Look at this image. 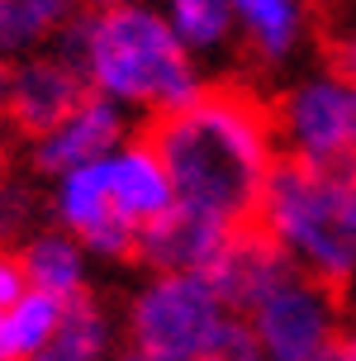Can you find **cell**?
Instances as JSON below:
<instances>
[{"label":"cell","mask_w":356,"mask_h":361,"mask_svg":"<svg viewBox=\"0 0 356 361\" xmlns=\"http://www.w3.org/2000/svg\"><path fill=\"white\" fill-rule=\"evenodd\" d=\"M147 143L166 166L176 209L219 228H247L271 166L281 162L271 105L243 86H204L190 105L152 119Z\"/></svg>","instance_id":"6da1fadb"},{"label":"cell","mask_w":356,"mask_h":361,"mask_svg":"<svg viewBox=\"0 0 356 361\" xmlns=\"http://www.w3.org/2000/svg\"><path fill=\"white\" fill-rule=\"evenodd\" d=\"M53 48L81 67L90 95L119 105L124 114L138 109L161 119L204 90L200 62L176 43L157 5H142V0L81 10Z\"/></svg>","instance_id":"7a4b0ae2"},{"label":"cell","mask_w":356,"mask_h":361,"mask_svg":"<svg viewBox=\"0 0 356 361\" xmlns=\"http://www.w3.org/2000/svg\"><path fill=\"white\" fill-rule=\"evenodd\" d=\"M166 209H176V195L147 138H128L100 162L57 176L48 195L53 228L76 238L86 257L105 262L133 257L138 233Z\"/></svg>","instance_id":"3957f363"},{"label":"cell","mask_w":356,"mask_h":361,"mask_svg":"<svg viewBox=\"0 0 356 361\" xmlns=\"http://www.w3.org/2000/svg\"><path fill=\"white\" fill-rule=\"evenodd\" d=\"M252 224L309 281L338 290L356 276V171H323L281 157Z\"/></svg>","instance_id":"277c9868"},{"label":"cell","mask_w":356,"mask_h":361,"mask_svg":"<svg viewBox=\"0 0 356 361\" xmlns=\"http://www.w3.org/2000/svg\"><path fill=\"white\" fill-rule=\"evenodd\" d=\"M238 314L209 276H152L128 305V352L161 361H204Z\"/></svg>","instance_id":"5b68a950"},{"label":"cell","mask_w":356,"mask_h":361,"mask_svg":"<svg viewBox=\"0 0 356 361\" xmlns=\"http://www.w3.org/2000/svg\"><path fill=\"white\" fill-rule=\"evenodd\" d=\"M276 143H285V157L323 171H356V81L328 72H314L295 81L271 105Z\"/></svg>","instance_id":"8992f818"},{"label":"cell","mask_w":356,"mask_h":361,"mask_svg":"<svg viewBox=\"0 0 356 361\" xmlns=\"http://www.w3.org/2000/svg\"><path fill=\"white\" fill-rule=\"evenodd\" d=\"M247 328L262 361H333L342 347V305L338 290L309 276H290L247 314Z\"/></svg>","instance_id":"52a82bcc"},{"label":"cell","mask_w":356,"mask_h":361,"mask_svg":"<svg viewBox=\"0 0 356 361\" xmlns=\"http://www.w3.org/2000/svg\"><path fill=\"white\" fill-rule=\"evenodd\" d=\"M90 95L81 67L67 53H34L10 62V100H5V124L19 128L29 143L38 133H48L53 124H62L71 109Z\"/></svg>","instance_id":"ba28073f"},{"label":"cell","mask_w":356,"mask_h":361,"mask_svg":"<svg viewBox=\"0 0 356 361\" xmlns=\"http://www.w3.org/2000/svg\"><path fill=\"white\" fill-rule=\"evenodd\" d=\"M128 114L119 105H109L100 95H86L81 105L71 109L62 124H53L48 133L34 138V166L38 176H67V171H81V166L109 157L119 143H128Z\"/></svg>","instance_id":"9c48e42d"},{"label":"cell","mask_w":356,"mask_h":361,"mask_svg":"<svg viewBox=\"0 0 356 361\" xmlns=\"http://www.w3.org/2000/svg\"><path fill=\"white\" fill-rule=\"evenodd\" d=\"M204 276H209L214 290L223 295V305L247 319L252 309L262 305L281 281L295 276V267H290V257H285L257 224H247V228H238V233L223 243L219 262H214Z\"/></svg>","instance_id":"30bf717a"},{"label":"cell","mask_w":356,"mask_h":361,"mask_svg":"<svg viewBox=\"0 0 356 361\" xmlns=\"http://www.w3.org/2000/svg\"><path fill=\"white\" fill-rule=\"evenodd\" d=\"M233 233L238 228H219L190 209H166L157 224H147L138 233L133 257L142 267H152V276H204Z\"/></svg>","instance_id":"8fae6325"},{"label":"cell","mask_w":356,"mask_h":361,"mask_svg":"<svg viewBox=\"0 0 356 361\" xmlns=\"http://www.w3.org/2000/svg\"><path fill=\"white\" fill-rule=\"evenodd\" d=\"M15 257H19V271H24V286L38 290V295H53L62 305L90 295L86 290L90 262L81 252V243L67 238L62 228H38V233H29L15 247Z\"/></svg>","instance_id":"7c38bea8"},{"label":"cell","mask_w":356,"mask_h":361,"mask_svg":"<svg viewBox=\"0 0 356 361\" xmlns=\"http://www.w3.org/2000/svg\"><path fill=\"white\" fill-rule=\"evenodd\" d=\"M81 15V0H5L0 10V57L48 53Z\"/></svg>","instance_id":"4fadbf2b"},{"label":"cell","mask_w":356,"mask_h":361,"mask_svg":"<svg viewBox=\"0 0 356 361\" xmlns=\"http://www.w3.org/2000/svg\"><path fill=\"white\" fill-rule=\"evenodd\" d=\"M238 38L247 43L257 57L281 62L300 48L304 34V0H228Z\"/></svg>","instance_id":"5bb4252c"},{"label":"cell","mask_w":356,"mask_h":361,"mask_svg":"<svg viewBox=\"0 0 356 361\" xmlns=\"http://www.w3.org/2000/svg\"><path fill=\"white\" fill-rule=\"evenodd\" d=\"M34 361H114V324L95 300H71L53 338L34 352Z\"/></svg>","instance_id":"9a60e30c"},{"label":"cell","mask_w":356,"mask_h":361,"mask_svg":"<svg viewBox=\"0 0 356 361\" xmlns=\"http://www.w3.org/2000/svg\"><path fill=\"white\" fill-rule=\"evenodd\" d=\"M157 10H161V19H166V29L176 34V43L195 57V62L219 57L233 38H238L228 0H161Z\"/></svg>","instance_id":"2e32d148"},{"label":"cell","mask_w":356,"mask_h":361,"mask_svg":"<svg viewBox=\"0 0 356 361\" xmlns=\"http://www.w3.org/2000/svg\"><path fill=\"white\" fill-rule=\"evenodd\" d=\"M62 314H67L62 300L38 295V290H24L15 305L0 309V361H34V352L62 324Z\"/></svg>","instance_id":"e0dca14e"},{"label":"cell","mask_w":356,"mask_h":361,"mask_svg":"<svg viewBox=\"0 0 356 361\" xmlns=\"http://www.w3.org/2000/svg\"><path fill=\"white\" fill-rule=\"evenodd\" d=\"M38 214H43V200L29 180L0 176V247L15 252L29 233H38Z\"/></svg>","instance_id":"ac0fdd59"},{"label":"cell","mask_w":356,"mask_h":361,"mask_svg":"<svg viewBox=\"0 0 356 361\" xmlns=\"http://www.w3.org/2000/svg\"><path fill=\"white\" fill-rule=\"evenodd\" d=\"M323 43H328V62H333V72L356 81V5H347V10H338V15L328 19Z\"/></svg>","instance_id":"d6986e66"},{"label":"cell","mask_w":356,"mask_h":361,"mask_svg":"<svg viewBox=\"0 0 356 361\" xmlns=\"http://www.w3.org/2000/svg\"><path fill=\"white\" fill-rule=\"evenodd\" d=\"M204 361H262V347H257V338H252V328H247L243 314L219 333V343H214V352Z\"/></svg>","instance_id":"ffe728a7"},{"label":"cell","mask_w":356,"mask_h":361,"mask_svg":"<svg viewBox=\"0 0 356 361\" xmlns=\"http://www.w3.org/2000/svg\"><path fill=\"white\" fill-rule=\"evenodd\" d=\"M24 271H19V257L10 252V247H0V309L15 305L19 295H24Z\"/></svg>","instance_id":"44dd1931"},{"label":"cell","mask_w":356,"mask_h":361,"mask_svg":"<svg viewBox=\"0 0 356 361\" xmlns=\"http://www.w3.org/2000/svg\"><path fill=\"white\" fill-rule=\"evenodd\" d=\"M5 100H10V57H0V124H5Z\"/></svg>","instance_id":"7402d4cb"},{"label":"cell","mask_w":356,"mask_h":361,"mask_svg":"<svg viewBox=\"0 0 356 361\" xmlns=\"http://www.w3.org/2000/svg\"><path fill=\"white\" fill-rule=\"evenodd\" d=\"M338 361H356V333H347V338H342V347H338Z\"/></svg>","instance_id":"603a6c76"},{"label":"cell","mask_w":356,"mask_h":361,"mask_svg":"<svg viewBox=\"0 0 356 361\" xmlns=\"http://www.w3.org/2000/svg\"><path fill=\"white\" fill-rule=\"evenodd\" d=\"M90 10H105V5H128V0H86Z\"/></svg>","instance_id":"cb8c5ba5"},{"label":"cell","mask_w":356,"mask_h":361,"mask_svg":"<svg viewBox=\"0 0 356 361\" xmlns=\"http://www.w3.org/2000/svg\"><path fill=\"white\" fill-rule=\"evenodd\" d=\"M119 361H161V357H138V352H128V357H119Z\"/></svg>","instance_id":"d4e9b609"},{"label":"cell","mask_w":356,"mask_h":361,"mask_svg":"<svg viewBox=\"0 0 356 361\" xmlns=\"http://www.w3.org/2000/svg\"><path fill=\"white\" fill-rule=\"evenodd\" d=\"M0 176H5V138H0Z\"/></svg>","instance_id":"484cf974"},{"label":"cell","mask_w":356,"mask_h":361,"mask_svg":"<svg viewBox=\"0 0 356 361\" xmlns=\"http://www.w3.org/2000/svg\"><path fill=\"white\" fill-rule=\"evenodd\" d=\"M0 10H5V0H0Z\"/></svg>","instance_id":"4316f807"},{"label":"cell","mask_w":356,"mask_h":361,"mask_svg":"<svg viewBox=\"0 0 356 361\" xmlns=\"http://www.w3.org/2000/svg\"><path fill=\"white\" fill-rule=\"evenodd\" d=\"M333 361H338V357H333Z\"/></svg>","instance_id":"83f0119b"}]
</instances>
